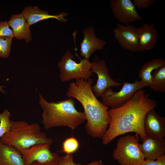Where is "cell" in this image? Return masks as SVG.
Returning a JSON list of instances; mask_svg holds the SVG:
<instances>
[{"mask_svg": "<svg viewBox=\"0 0 165 165\" xmlns=\"http://www.w3.org/2000/svg\"><path fill=\"white\" fill-rule=\"evenodd\" d=\"M157 105L156 101L141 89L123 105L110 108L108 110L109 126L101 138L103 144L108 145L117 137L131 132L135 133V136H139L142 141L147 136L144 127L145 115Z\"/></svg>", "mask_w": 165, "mask_h": 165, "instance_id": "6da1fadb", "label": "cell"}, {"mask_svg": "<svg viewBox=\"0 0 165 165\" xmlns=\"http://www.w3.org/2000/svg\"><path fill=\"white\" fill-rule=\"evenodd\" d=\"M93 83L92 78L76 79L69 83L66 95L68 98L75 99L82 105L87 134L93 138H101L109 126V108L103 105L94 95L91 89Z\"/></svg>", "mask_w": 165, "mask_h": 165, "instance_id": "7a4b0ae2", "label": "cell"}, {"mask_svg": "<svg viewBox=\"0 0 165 165\" xmlns=\"http://www.w3.org/2000/svg\"><path fill=\"white\" fill-rule=\"evenodd\" d=\"M38 97V103L43 110L41 123L46 130L62 126L75 130L86 120L84 112L75 108L73 98L49 102L39 93Z\"/></svg>", "mask_w": 165, "mask_h": 165, "instance_id": "3957f363", "label": "cell"}, {"mask_svg": "<svg viewBox=\"0 0 165 165\" xmlns=\"http://www.w3.org/2000/svg\"><path fill=\"white\" fill-rule=\"evenodd\" d=\"M11 123L10 129L0 140L2 143L11 145L21 152L38 143L51 145L53 143V140L41 131L40 127L36 123H29L23 120H11Z\"/></svg>", "mask_w": 165, "mask_h": 165, "instance_id": "277c9868", "label": "cell"}, {"mask_svg": "<svg viewBox=\"0 0 165 165\" xmlns=\"http://www.w3.org/2000/svg\"><path fill=\"white\" fill-rule=\"evenodd\" d=\"M138 137L127 135L118 140L112 157L121 165H141L145 160L139 147Z\"/></svg>", "mask_w": 165, "mask_h": 165, "instance_id": "5b68a950", "label": "cell"}, {"mask_svg": "<svg viewBox=\"0 0 165 165\" xmlns=\"http://www.w3.org/2000/svg\"><path fill=\"white\" fill-rule=\"evenodd\" d=\"M74 57L69 50L67 51L58 62L59 79L62 82L73 79L87 80L92 74L91 62L89 59H81L79 63L74 61Z\"/></svg>", "mask_w": 165, "mask_h": 165, "instance_id": "8992f818", "label": "cell"}, {"mask_svg": "<svg viewBox=\"0 0 165 165\" xmlns=\"http://www.w3.org/2000/svg\"><path fill=\"white\" fill-rule=\"evenodd\" d=\"M123 83L119 92H114L111 87L106 89L100 96L101 103L111 108L119 107L128 102L136 92L145 87L137 79L133 83L125 82Z\"/></svg>", "mask_w": 165, "mask_h": 165, "instance_id": "52a82bcc", "label": "cell"}, {"mask_svg": "<svg viewBox=\"0 0 165 165\" xmlns=\"http://www.w3.org/2000/svg\"><path fill=\"white\" fill-rule=\"evenodd\" d=\"M91 71L97 76L96 83L91 86L92 90L96 97H100L107 88L122 85L121 83L115 81L111 78L105 61L97 56L94 57L91 62Z\"/></svg>", "mask_w": 165, "mask_h": 165, "instance_id": "ba28073f", "label": "cell"}, {"mask_svg": "<svg viewBox=\"0 0 165 165\" xmlns=\"http://www.w3.org/2000/svg\"><path fill=\"white\" fill-rule=\"evenodd\" d=\"M110 4L114 16L120 23L127 25L142 19L131 0H111Z\"/></svg>", "mask_w": 165, "mask_h": 165, "instance_id": "9c48e42d", "label": "cell"}, {"mask_svg": "<svg viewBox=\"0 0 165 165\" xmlns=\"http://www.w3.org/2000/svg\"><path fill=\"white\" fill-rule=\"evenodd\" d=\"M114 36L120 46L131 52L138 51V38L137 28L129 24L119 23L113 30Z\"/></svg>", "mask_w": 165, "mask_h": 165, "instance_id": "30bf717a", "label": "cell"}, {"mask_svg": "<svg viewBox=\"0 0 165 165\" xmlns=\"http://www.w3.org/2000/svg\"><path fill=\"white\" fill-rule=\"evenodd\" d=\"M50 145L47 144L38 143L22 151L25 165H30L35 161L44 163L57 160L59 156L56 153L51 152Z\"/></svg>", "mask_w": 165, "mask_h": 165, "instance_id": "8fae6325", "label": "cell"}, {"mask_svg": "<svg viewBox=\"0 0 165 165\" xmlns=\"http://www.w3.org/2000/svg\"><path fill=\"white\" fill-rule=\"evenodd\" d=\"M144 127L147 136L164 138L165 137V118L160 116L153 108L146 113Z\"/></svg>", "mask_w": 165, "mask_h": 165, "instance_id": "7c38bea8", "label": "cell"}, {"mask_svg": "<svg viewBox=\"0 0 165 165\" xmlns=\"http://www.w3.org/2000/svg\"><path fill=\"white\" fill-rule=\"evenodd\" d=\"M83 39L80 46V55L84 58L89 59L95 52L102 50L106 43V42L97 37L92 26L84 29L83 31Z\"/></svg>", "mask_w": 165, "mask_h": 165, "instance_id": "4fadbf2b", "label": "cell"}, {"mask_svg": "<svg viewBox=\"0 0 165 165\" xmlns=\"http://www.w3.org/2000/svg\"><path fill=\"white\" fill-rule=\"evenodd\" d=\"M139 147L144 155L145 160H155L164 155L165 140L146 136Z\"/></svg>", "mask_w": 165, "mask_h": 165, "instance_id": "5bb4252c", "label": "cell"}, {"mask_svg": "<svg viewBox=\"0 0 165 165\" xmlns=\"http://www.w3.org/2000/svg\"><path fill=\"white\" fill-rule=\"evenodd\" d=\"M138 38V51L150 50L154 48L158 40V35L153 24H145L137 28Z\"/></svg>", "mask_w": 165, "mask_h": 165, "instance_id": "9a60e30c", "label": "cell"}, {"mask_svg": "<svg viewBox=\"0 0 165 165\" xmlns=\"http://www.w3.org/2000/svg\"><path fill=\"white\" fill-rule=\"evenodd\" d=\"M21 13L30 26L42 20L50 18L55 19L64 23L67 20L64 18L67 15L66 13L62 12L57 14L50 15L48 12L42 10L37 6H26Z\"/></svg>", "mask_w": 165, "mask_h": 165, "instance_id": "2e32d148", "label": "cell"}, {"mask_svg": "<svg viewBox=\"0 0 165 165\" xmlns=\"http://www.w3.org/2000/svg\"><path fill=\"white\" fill-rule=\"evenodd\" d=\"M8 22L12 28L14 38L19 40L24 39L27 43L32 40L30 26L21 13L13 14Z\"/></svg>", "mask_w": 165, "mask_h": 165, "instance_id": "e0dca14e", "label": "cell"}, {"mask_svg": "<svg viewBox=\"0 0 165 165\" xmlns=\"http://www.w3.org/2000/svg\"><path fill=\"white\" fill-rule=\"evenodd\" d=\"M0 165H25L21 152L0 140Z\"/></svg>", "mask_w": 165, "mask_h": 165, "instance_id": "ac0fdd59", "label": "cell"}, {"mask_svg": "<svg viewBox=\"0 0 165 165\" xmlns=\"http://www.w3.org/2000/svg\"><path fill=\"white\" fill-rule=\"evenodd\" d=\"M165 64V60L161 58L153 59L145 63L139 71L138 77L141 79L140 82L145 87L149 86L152 72Z\"/></svg>", "mask_w": 165, "mask_h": 165, "instance_id": "d6986e66", "label": "cell"}, {"mask_svg": "<svg viewBox=\"0 0 165 165\" xmlns=\"http://www.w3.org/2000/svg\"><path fill=\"white\" fill-rule=\"evenodd\" d=\"M149 86L154 91L165 92V64L152 72Z\"/></svg>", "mask_w": 165, "mask_h": 165, "instance_id": "ffe728a7", "label": "cell"}, {"mask_svg": "<svg viewBox=\"0 0 165 165\" xmlns=\"http://www.w3.org/2000/svg\"><path fill=\"white\" fill-rule=\"evenodd\" d=\"M10 113L6 109L0 113V139L9 131L11 127V120L10 119Z\"/></svg>", "mask_w": 165, "mask_h": 165, "instance_id": "44dd1931", "label": "cell"}, {"mask_svg": "<svg viewBox=\"0 0 165 165\" xmlns=\"http://www.w3.org/2000/svg\"><path fill=\"white\" fill-rule=\"evenodd\" d=\"M57 165H104V163L101 160L93 161L86 164L76 163L74 162L72 154H69L62 156H59L57 160Z\"/></svg>", "mask_w": 165, "mask_h": 165, "instance_id": "7402d4cb", "label": "cell"}, {"mask_svg": "<svg viewBox=\"0 0 165 165\" xmlns=\"http://www.w3.org/2000/svg\"><path fill=\"white\" fill-rule=\"evenodd\" d=\"M79 146L77 140L73 137H71L65 139L63 142L62 152L66 154H72L78 150Z\"/></svg>", "mask_w": 165, "mask_h": 165, "instance_id": "603a6c76", "label": "cell"}, {"mask_svg": "<svg viewBox=\"0 0 165 165\" xmlns=\"http://www.w3.org/2000/svg\"><path fill=\"white\" fill-rule=\"evenodd\" d=\"M13 38L5 36H0V57H9L11 51Z\"/></svg>", "mask_w": 165, "mask_h": 165, "instance_id": "cb8c5ba5", "label": "cell"}, {"mask_svg": "<svg viewBox=\"0 0 165 165\" xmlns=\"http://www.w3.org/2000/svg\"><path fill=\"white\" fill-rule=\"evenodd\" d=\"M0 36H5L12 38H14L12 30L10 28L6 20L0 21Z\"/></svg>", "mask_w": 165, "mask_h": 165, "instance_id": "d4e9b609", "label": "cell"}, {"mask_svg": "<svg viewBox=\"0 0 165 165\" xmlns=\"http://www.w3.org/2000/svg\"><path fill=\"white\" fill-rule=\"evenodd\" d=\"M133 4L138 9H147L153 5L154 0H131Z\"/></svg>", "mask_w": 165, "mask_h": 165, "instance_id": "484cf974", "label": "cell"}, {"mask_svg": "<svg viewBox=\"0 0 165 165\" xmlns=\"http://www.w3.org/2000/svg\"><path fill=\"white\" fill-rule=\"evenodd\" d=\"M156 160H145L141 165H165V155Z\"/></svg>", "mask_w": 165, "mask_h": 165, "instance_id": "4316f807", "label": "cell"}, {"mask_svg": "<svg viewBox=\"0 0 165 165\" xmlns=\"http://www.w3.org/2000/svg\"><path fill=\"white\" fill-rule=\"evenodd\" d=\"M57 160H54L49 162L41 163L37 161H34L30 165H57Z\"/></svg>", "mask_w": 165, "mask_h": 165, "instance_id": "83f0119b", "label": "cell"}, {"mask_svg": "<svg viewBox=\"0 0 165 165\" xmlns=\"http://www.w3.org/2000/svg\"><path fill=\"white\" fill-rule=\"evenodd\" d=\"M5 88L4 86H0V92L2 94H5L6 91L4 90V88Z\"/></svg>", "mask_w": 165, "mask_h": 165, "instance_id": "f1b7e54d", "label": "cell"}]
</instances>
